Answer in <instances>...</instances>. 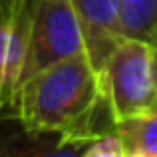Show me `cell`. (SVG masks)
<instances>
[{
  "label": "cell",
  "instance_id": "1",
  "mask_svg": "<svg viewBox=\"0 0 157 157\" xmlns=\"http://www.w3.org/2000/svg\"><path fill=\"white\" fill-rule=\"evenodd\" d=\"M107 104L100 72L88 52L64 58L20 84L10 119L30 135H58L62 155H82L94 135L100 109Z\"/></svg>",
  "mask_w": 157,
  "mask_h": 157
},
{
  "label": "cell",
  "instance_id": "2",
  "mask_svg": "<svg viewBox=\"0 0 157 157\" xmlns=\"http://www.w3.org/2000/svg\"><path fill=\"white\" fill-rule=\"evenodd\" d=\"M100 80L115 123L151 109L157 98V46L123 36L101 66Z\"/></svg>",
  "mask_w": 157,
  "mask_h": 157
},
{
  "label": "cell",
  "instance_id": "3",
  "mask_svg": "<svg viewBox=\"0 0 157 157\" xmlns=\"http://www.w3.org/2000/svg\"><path fill=\"white\" fill-rule=\"evenodd\" d=\"M80 52H86V40L72 0H32L30 40L22 82Z\"/></svg>",
  "mask_w": 157,
  "mask_h": 157
},
{
  "label": "cell",
  "instance_id": "4",
  "mask_svg": "<svg viewBox=\"0 0 157 157\" xmlns=\"http://www.w3.org/2000/svg\"><path fill=\"white\" fill-rule=\"evenodd\" d=\"M32 0H0V121L10 117L30 40Z\"/></svg>",
  "mask_w": 157,
  "mask_h": 157
},
{
  "label": "cell",
  "instance_id": "5",
  "mask_svg": "<svg viewBox=\"0 0 157 157\" xmlns=\"http://www.w3.org/2000/svg\"><path fill=\"white\" fill-rule=\"evenodd\" d=\"M80 18L92 64L100 72L109 52L123 38L121 32V0H72Z\"/></svg>",
  "mask_w": 157,
  "mask_h": 157
},
{
  "label": "cell",
  "instance_id": "6",
  "mask_svg": "<svg viewBox=\"0 0 157 157\" xmlns=\"http://www.w3.org/2000/svg\"><path fill=\"white\" fill-rule=\"evenodd\" d=\"M123 157H157V109H147L115 123Z\"/></svg>",
  "mask_w": 157,
  "mask_h": 157
},
{
  "label": "cell",
  "instance_id": "7",
  "mask_svg": "<svg viewBox=\"0 0 157 157\" xmlns=\"http://www.w3.org/2000/svg\"><path fill=\"white\" fill-rule=\"evenodd\" d=\"M121 32L157 42V0H121Z\"/></svg>",
  "mask_w": 157,
  "mask_h": 157
},
{
  "label": "cell",
  "instance_id": "8",
  "mask_svg": "<svg viewBox=\"0 0 157 157\" xmlns=\"http://www.w3.org/2000/svg\"><path fill=\"white\" fill-rule=\"evenodd\" d=\"M82 157H123V145L115 127L94 135L92 141L82 151Z\"/></svg>",
  "mask_w": 157,
  "mask_h": 157
},
{
  "label": "cell",
  "instance_id": "9",
  "mask_svg": "<svg viewBox=\"0 0 157 157\" xmlns=\"http://www.w3.org/2000/svg\"><path fill=\"white\" fill-rule=\"evenodd\" d=\"M153 109H157V98H155V104H153Z\"/></svg>",
  "mask_w": 157,
  "mask_h": 157
},
{
  "label": "cell",
  "instance_id": "10",
  "mask_svg": "<svg viewBox=\"0 0 157 157\" xmlns=\"http://www.w3.org/2000/svg\"><path fill=\"white\" fill-rule=\"evenodd\" d=\"M0 153H2V149H0Z\"/></svg>",
  "mask_w": 157,
  "mask_h": 157
},
{
  "label": "cell",
  "instance_id": "11",
  "mask_svg": "<svg viewBox=\"0 0 157 157\" xmlns=\"http://www.w3.org/2000/svg\"><path fill=\"white\" fill-rule=\"evenodd\" d=\"M155 46H157V42H155Z\"/></svg>",
  "mask_w": 157,
  "mask_h": 157
}]
</instances>
